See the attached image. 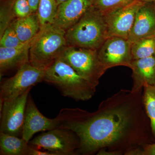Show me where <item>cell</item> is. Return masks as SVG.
Wrapping results in <instances>:
<instances>
[{"mask_svg":"<svg viewBox=\"0 0 155 155\" xmlns=\"http://www.w3.org/2000/svg\"><path fill=\"white\" fill-rule=\"evenodd\" d=\"M67 1V0H56L58 5H59L60 4H61V3L64 2H65V1Z\"/></svg>","mask_w":155,"mask_h":155,"instance_id":"83f0119b","label":"cell"},{"mask_svg":"<svg viewBox=\"0 0 155 155\" xmlns=\"http://www.w3.org/2000/svg\"><path fill=\"white\" fill-rule=\"evenodd\" d=\"M155 35V5L144 3L140 8L128 38L131 44L140 39Z\"/></svg>","mask_w":155,"mask_h":155,"instance_id":"4fadbf2b","label":"cell"},{"mask_svg":"<svg viewBox=\"0 0 155 155\" xmlns=\"http://www.w3.org/2000/svg\"><path fill=\"white\" fill-rule=\"evenodd\" d=\"M22 43L16 33L13 22L0 37V47H17Z\"/></svg>","mask_w":155,"mask_h":155,"instance_id":"603a6c76","label":"cell"},{"mask_svg":"<svg viewBox=\"0 0 155 155\" xmlns=\"http://www.w3.org/2000/svg\"><path fill=\"white\" fill-rule=\"evenodd\" d=\"M30 147L22 137L0 133V155H29Z\"/></svg>","mask_w":155,"mask_h":155,"instance_id":"e0dca14e","label":"cell"},{"mask_svg":"<svg viewBox=\"0 0 155 155\" xmlns=\"http://www.w3.org/2000/svg\"><path fill=\"white\" fill-rule=\"evenodd\" d=\"M141 90L120 91L93 113L78 108L61 109L57 116L58 127L69 129L78 136L77 154H92L105 147L112 148L113 153L125 149L127 153L143 143L145 137L142 131L144 115Z\"/></svg>","mask_w":155,"mask_h":155,"instance_id":"6da1fadb","label":"cell"},{"mask_svg":"<svg viewBox=\"0 0 155 155\" xmlns=\"http://www.w3.org/2000/svg\"><path fill=\"white\" fill-rule=\"evenodd\" d=\"M31 89L12 101L3 103L0 110V133L22 136L25 108Z\"/></svg>","mask_w":155,"mask_h":155,"instance_id":"9c48e42d","label":"cell"},{"mask_svg":"<svg viewBox=\"0 0 155 155\" xmlns=\"http://www.w3.org/2000/svg\"><path fill=\"white\" fill-rule=\"evenodd\" d=\"M15 0H0V37L16 18L14 5Z\"/></svg>","mask_w":155,"mask_h":155,"instance_id":"44dd1931","label":"cell"},{"mask_svg":"<svg viewBox=\"0 0 155 155\" xmlns=\"http://www.w3.org/2000/svg\"><path fill=\"white\" fill-rule=\"evenodd\" d=\"M13 23L16 33L22 43L34 38L41 29L37 13L27 17L17 18L13 21Z\"/></svg>","mask_w":155,"mask_h":155,"instance_id":"2e32d148","label":"cell"},{"mask_svg":"<svg viewBox=\"0 0 155 155\" xmlns=\"http://www.w3.org/2000/svg\"><path fill=\"white\" fill-rule=\"evenodd\" d=\"M34 148L47 151L54 155H77L79 138L69 129L57 127L41 134L28 142Z\"/></svg>","mask_w":155,"mask_h":155,"instance_id":"8992f818","label":"cell"},{"mask_svg":"<svg viewBox=\"0 0 155 155\" xmlns=\"http://www.w3.org/2000/svg\"><path fill=\"white\" fill-rule=\"evenodd\" d=\"M130 68L133 79L132 91L140 90L145 85H155V56L132 60Z\"/></svg>","mask_w":155,"mask_h":155,"instance_id":"9a60e30c","label":"cell"},{"mask_svg":"<svg viewBox=\"0 0 155 155\" xmlns=\"http://www.w3.org/2000/svg\"><path fill=\"white\" fill-rule=\"evenodd\" d=\"M32 13H36L38 9L39 0H28Z\"/></svg>","mask_w":155,"mask_h":155,"instance_id":"484cf974","label":"cell"},{"mask_svg":"<svg viewBox=\"0 0 155 155\" xmlns=\"http://www.w3.org/2000/svg\"><path fill=\"white\" fill-rule=\"evenodd\" d=\"M154 4L155 5V2L154 3Z\"/></svg>","mask_w":155,"mask_h":155,"instance_id":"f1b7e54d","label":"cell"},{"mask_svg":"<svg viewBox=\"0 0 155 155\" xmlns=\"http://www.w3.org/2000/svg\"><path fill=\"white\" fill-rule=\"evenodd\" d=\"M144 3H154L155 0H140Z\"/></svg>","mask_w":155,"mask_h":155,"instance_id":"4316f807","label":"cell"},{"mask_svg":"<svg viewBox=\"0 0 155 155\" xmlns=\"http://www.w3.org/2000/svg\"><path fill=\"white\" fill-rule=\"evenodd\" d=\"M36 36L17 47H0L1 76L8 71L15 69H18L29 63V50Z\"/></svg>","mask_w":155,"mask_h":155,"instance_id":"5bb4252c","label":"cell"},{"mask_svg":"<svg viewBox=\"0 0 155 155\" xmlns=\"http://www.w3.org/2000/svg\"><path fill=\"white\" fill-rule=\"evenodd\" d=\"M58 6L56 0H39L37 13L41 27L53 24Z\"/></svg>","mask_w":155,"mask_h":155,"instance_id":"d6986e66","label":"cell"},{"mask_svg":"<svg viewBox=\"0 0 155 155\" xmlns=\"http://www.w3.org/2000/svg\"><path fill=\"white\" fill-rule=\"evenodd\" d=\"M127 155H155V143L146 144L142 150H134L128 152Z\"/></svg>","mask_w":155,"mask_h":155,"instance_id":"d4e9b609","label":"cell"},{"mask_svg":"<svg viewBox=\"0 0 155 155\" xmlns=\"http://www.w3.org/2000/svg\"><path fill=\"white\" fill-rule=\"evenodd\" d=\"M59 58L95 87L107 70L99 59L97 50L68 46Z\"/></svg>","mask_w":155,"mask_h":155,"instance_id":"5b68a950","label":"cell"},{"mask_svg":"<svg viewBox=\"0 0 155 155\" xmlns=\"http://www.w3.org/2000/svg\"><path fill=\"white\" fill-rule=\"evenodd\" d=\"M14 10L16 18L27 17L33 14L28 0H15Z\"/></svg>","mask_w":155,"mask_h":155,"instance_id":"cb8c5ba5","label":"cell"},{"mask_svg":"<svg viewBox=\"0 0 155 155\" xmlns=\"http://www.w3.org/2000/svg\"><path fill=\"white\" fill-rule=\"evenodd\" d=\"M132 60L155 56V35L140 39L131 45Z\"/></svg>","mask_w":155,"mask_h":155,"instance_id":"ac0fdd59","label":"cell"},{"mask_svg":"<svg viewBox=\"0 0 155 155\" xmlns=\"http://www.w3.org/2000/svg\"><path fill=\"white\" fill-rule=\"evenodd\" d=\"M45 70L28 63L20 67L15 75L2 81L0 85V104L22 95L34 85L43 81Z\"/></svg>","mask_w":155,"mask_h":155,"instance_id":"52a82bcc","label":"cell"},{"mask_svg":"<svg viewBox=\"0 0 155 155\" xmlns=\"http://www.w3.org/2000/svg\"><path fill=\"white\" fill-rule=\"evenodd\" d=\"M65 36L69 46L98 50L108 37L104 16L92 7Z\"/></svg>","mask_w":155,"mask_h":155,"instance_id":"3957f363","label":"cell"},{"mask_svg":"<svg viewBox=\"0 0 155 155\" xmlns=\"http://www.w3.org/2000/svg\"><path fill=\"white\" fill-rule=\"evenodd\" d=\"M66 32L54 24L41 27L29 50V63L36 68L45 70L68 46Z\"/></svg>","mask_w":155,"mask_h":155,"instance_id":"277c9868","label":"cell"},{"mask_svg":"<svg viewBox=\"0 0 155 155\" xmlns=\"http://www.w3.org/2000/svg\"><path fill=\"white\" fill-rule=\"evenodd\" d=\"M131 45L127 38L109 37L97 50L99 59L107 70L119 66L130 68L133 60Z\"/></svg>","mask_w":155,"mask_h":155,"instance_id":"ba28073f","label":"cell"},{"mask_svg":"<svg viewBox=\"0 0 155 155\" xmlns=\"http://www.w3.org/2000/svg\"><path fill=\"white\" fill-rule=\"evenodd\" d=\"M94 0H67L58 6L53 24L67 31L93 7Z\"/></svg>","mask_w":155,"mask_h":155,"instance_id":"7c38bea8","label":"cell"},{"mask_svg":"<svg viewBox=\"0 0 155 155\" xmlns=\"http://www.w3.org/2000/svg\"><path fill=\"white\" fill-rule=\"evenodd\" d=\"M59 125L58 117L49 119L44 116L29 95L25 108L22 138L28 143L35 134L54 129L58 127Z\"/></svg>","mask_w":155,"mask_h":155,"instance_id":"8fae6325","label":"cell"},{"mask_svg":"<svg viewBox=\"0 0 155 155\" xmlns=\"http://www.w3.org/2000/svg\"><path fill=\"white\" fill-rule=\"evenodd\" d=\"M43 81L56 87L64 96L77 101L90 99L96 88L60 58L45 70Z\"/></svg>","mask_w":155,"mask_h":155,"instance_id":"7a4b0ae2","label":"cell"},{"mask_svg":"<svg viewBox=\"0 0 155 155\" xmlns=\"http://www.w3.org/2000/svg\"><path fill=\"white\" fill-rule=\"evenodd\" d=\"M143 102L148 117L150 120L153 135L155 137V85L143 86Z\"/></svg>","mask_w":155,"mask_h":155,"instance_id":"ffe728a7","label":"cell"},{"mask_svg":"<svg viewBox=\"0 0 155 155\" xmlns=\"http://www.w3.org/2000/svg\"><path fill=\"white\" fill-rule=\"evenodd\" d=\"M144 4L140 0H134L127 5L104 16L108 37L119 36L128 38L137 11Z\"/></svg>","mask_w":155,"mask_h":155,"instance_id":"30bf717a","label":"cell"},{"mask_svg":"<svg viewBox=\"0 0 155 155\" xmlns=\"http://www.w3.org/2000/svg\"><path fill=\"white\" fill-rule=\"evenodd\" d=\"M134 0H94L93 7L104 16L127 5Z\"/></svg>","mask_w":155,"mask_h":155,"instance_id":"7402d4cb","label":"cell"}]
</instances>
